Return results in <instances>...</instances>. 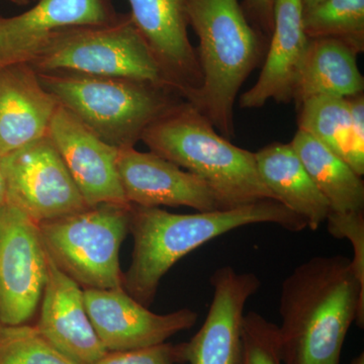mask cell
Instances as JSON below:
<instances>
[{
  "label": "cell",
  "instance_id": "6da1fadb",
  "mask_svg": "<svg viewBox=\"0 0 364 364\" xmlns=\"http://www.w3.org/2000/svg\"><path fill=\"white\" fill-rule=\"evenodd\" d=\"M280 355L284 364H340L352 323L364 325V286L351 259L315 256L282 282Z\"/></svg>",
  "mask_w": 364,
  "mask_h": 364
},
{
  "label": "cell",
  "instance_id": "7a4b0ae2",
  "mask_svg": "<svg viewBox=\"0 0 364 364\" xmlns=\"http://www.w3.org/2000/svg\"><path fill=\"white\" fill-rule=\"evenodd\" d=\"M265 223L296 233L308 228L301 217L274 200L191 215L132 205L134 249L130 267L123 273V289L149 308L164 275L184 256L228 232Z\"/></svg>",
  "mask_w": 364,
  "mask_h": 364
},
{
  "label": "cell",
  "instance_id": "3957f363",
  "mask_svg": "<svg viewBox=\"0 0 364 364\" xmlns=\"http://www.w3.org/2000/svg\"><path fill=\"white\" fill-rule=\"evenodd\" d=\"M188 20L200 41L203 83L188 102L223 136L233 138L239 91L263 63L268 41L251 25L239 0H189Z\"/></svg>",
  "mask_w": 364,
  "mask_h": 364
},
{
  "label": "cell",
  "instance_id": "277c9868",
  "mask_svg": "<svg viewBox=\"0 0 364 364\" xmlns=\"http://www.w3.org/2000/svg\"><path fill=\"white\" fill-rule=\"evenodd\" d=\"M141 141L150 152L207 182L224 210L275 200L261 179L255 153L233 145L186 100L151 124Z\"/></svg>",
  "mask_w": 364,
  "mask_h": 364
},
{
  "label": "cell",
  "instance_id": "5b68a950",
  "mask_svg": "<svg viewBox=\"0 0 364 364\" xmlns=\"http://www.w3.org/2000/svg\"><path fill=\"white\" fill-rule=\"evenodd\" d=\"M60 107L117 149L135 147L148 128L184 102L173 88L134 79L37 72Z\"/></svg>",
  "mask_w": 364,
  "mask_h": 364
},
{
  "label": "cell",
  "instance_id": "8992f818",
  "mask_svg": "<svg viewBox=\"0 0 364 364\" xmlns=\"http://www.w3.org/2000/svg\"><path fill=\"white\" fill-rule=\"evenodd\" d=\"M132 205L102 203L39 224L46 252L83 289L123 287L119 249L130 232Z\"/></svg>",
  "mask_w": 364,
  "mask_h": 364
},
{
  "label": "cell",
  "instance_id": "52a82bcc",
  "mask_svg": "<svg viewBox=\"0 0 364 364\" xmlns=\"http://www.w3.org/2000/svg\"><path fill=\"white\" fill-rule=\"evenodd\" d=\"M28 64L37 72L134 79L173 88L130 14H122L119 20L109 25L60 31Z\"/></svg>",
  "mask_w": 364,
  "mask_h": 364
},
{
  "label": "cell",
  "instance_id": "ba28073f",
  "mask_svg": "<svg viewBox=\"0 0 364 364\" xmlns=\"http://www.w3.org/2000/svg\"><path fill=\"white\" fill-rule=\"evenodd\" d=\"M48 272L39 224L11 203L0 207V325L28 324Z\"/></svg>",
  "mask_w": 364,
  "mask_h": 364
},
{
  "label": "cell",
  "instance_id": "9c48e42d",
  "mask_svg": "<svg viewBox=\"0 0 364 364\" xmlns=\"http://www.w3.org/2000/svg\"><path fill=\"white\" fill-rule=\"evenodd\" d=\"M2 157L7 203L38 224L90 208L49 136Z\"/></svg>",
  "mask_w": 364,
  "mask_h": 364
},
{
  "label": "cell",
  "instance_id": "30bf717a",
  "mask_svg": "<svg viewBox=\"0 0 364 364\" xmlns=\"http://www.w3.org/2000/svg\"><path fill=\"white\" fill-rule=\"evenodd\" d=\"M86 312L107 352L136 350L165 343L196 325L198 313L181 309L159 315L151 312L121 289H83Z\"/></svg>",
  "mask_w": 364,
  "mask_h": 364
},
{
  "label": "cell",
  "instance_id": "8fae6325",
  "mask_svg": "<svg viewBox=\"0 0 364 364\" xmlns=\"http://www.w3.org/2000/svg\"><path fill=\"white\" fill-rule=\"evenodd\" d=\"M121 16L112 0H35L25 13L0 16V67L31 63L60 31L109 25Z\"/></svg>",
  "mask_w": 364,
  "mask_h": 364
},
{
  "label": "cell",
  "instance_id": "7c38bea8",
  "mask_svg": "<svg viewBox=\"0 0 364 364\" xmlns=\"http://www.w3.org/2000/svg\"><path fill=\"white\" fill-rule=\"evenodd\" d=\"M117 164L122 188L131 205L188 207L198 212L224 210L207 182L155 153L135 147L119 149Z\"/></svg>",
  "mask_w": 364,
  "mask_h": 364
},
{
  "label": "cell",
  "instance_id": "4fadbf2b",
  "mask_svg": "<svg viewBox=\"0 0 364 364\" xmlns=\"http://www.w3.org/2000/svg\"><path fill=\"white\" fill-rule=\"evenodd\" d=\"M210 282L212 303L200 329L183 343L184 363L239 364L244 311L249 299L260 289V279L254 273L224 267L213 273Z\"/></svg>",
  "mask_w": 364,
  "mask_h": 364
},
{
  "label": "cell",
  "instance_id": "5bb4252c",
  "mask_svg": "<svg viewBox=\"0 0 364 364\" xmlns=\"http://www.w3.org/2000/svg\"><path fill=\"white\" fill-rule=\"evenodd\" d=\"M134 25L172 86L189 102L203 83L196 50L189 40V0H128Z\"/></svg>",
  "mask_w": 364,
  "mask_h": 364
},
{
  "label": "cell",
  "instance_id": "9a60e30c",
  "mask_svg": "<svg viewBox=\"0 0 364 364\" xmlns=\"http://www.w3.org/2000/svg\"><path fill=\"white\" fill-rule=\"evenodd\" d=\"M48 136L90 208L102 203L131 205L117 172L119 149L105 143L60 105Z\"/></svg>",
  "mask_w": 364,
  "mask_h": 364
},
{
  "label": "cell",
  "instance_id": "2e32d148",
  "mask_svg": "<svg viewBox=\"0 0 364 364\" xmlns=\"http://www.w3.org/2000/svg\"><path fill=\"white\" fill-rule=\"evenodd\" d=\"M40 306L36 328L67 358L77 364H95L107 353L86 312L82 287L62 272L49 256Z\"/></svg>",
  "mask_w": 364,
  "mask_h": 364
},
{
  "label": "cell",
  "instance_id": "e0dca14e",
  "mask_svg": "<svg viewBox=\"0 0 364 364\" xmlns=\"http://www.w3.org/2000/svg\"><path fill=\"white\" fill-rule=\"evenodd\" d=\"M309 42L301 0H274L272 33L262 69L255 85L241 95L242 109H259L269 100L279 104L293 102Z\"/></svg>",
  "mask_w": 364,
  "mask_h": 364
},
{
  "label": "cell",
  "instance_id": "ac0fdd59",
  "mask_svg": "<svg viewBox=\"0 0 364 364\" xmlns=\"http://www.w3.org/2000/svg\"><path fill=\"white\" fill-rule=\"evenodd\" d=\"M58 107L30 64L0 67V155L48 136Z\"/></svg>",
  "mask_w": 364,
  "mask_h": 364
},
{
  "label": "cell",
  "instance_id": "d6986e66",
  "mask_svg": "<svg viewBox=\"0 0 364 364\" xmlns=\"http://www.w3.org/2000/svg\"><path fill=\"white\" fill-rule=\"evenodd\" d=\"M258 172L275 200L301 217L316 231L331 212L291 143H272L255 153Z\"/></svg>",
  "mask_w": 364,
  "mask_h": 364
},
{
  "label": "cell",
  "instance_id": "ffe728a7",
  "mask_svg": "<svg viewBox=\"0 0 364 364\" xmlns=\"http://www.w3.org/2000/svg\"><path fill=\"white\" fill-rule=\"evenodd\" d=\"M358 53L332 38L310 39L299 69L293 100L296 105L318 97H352L364 91Z\"/></svg>",
  "mask_w": 364,
  "mask_h": 364
},
{
  "label": "cell",
  "instance_id": "44dd1931",
  "mask_svg": "<svg viewBox=\"0 0 364 364\" xmlns=\"http://www.w3.org/2000/svg\"><path fill=\"white\" fill-rule=\"evenodd\" d=\"M291 147L331 212H364V181L339 155L306 132L298 130Z\"/></svg>",
  "mask_w": 364,
  "mask_h": 364
},
{
  "label": "cell",
  "instance_id": "7402d4cb",
  "mask_svg": "<svg viewBox=\"0 0 364 364\" xmlns=\"http://www.w3.org/2000/svg\"><path fill=\"white\" fill-rule=\"evenodd\" d=\"M303 23L309 39L332 38L364 51V0H324L303 11Z\"/></svg>",
  "mask_w": 364,
  "mask_h": 364
},
{
  "label": "cell",
  "instance_id": "603a6c76",
  "mask_svg": "<svg viewBox=\"0 0 364 364\" xmlns=\"http://www.w3.org/2000/svg\"><path fill=\"white\" fill-rule=\"evenodd\" d=\"M296 107L299 130L310 134L344 160L351 124L348 100L312 97Z\"/></svg>",
  "mask_w": 364,
  "mask_h": 364
},
{
  "label": "cell",
  "instance_id": "cb8c5ba5",
  "mask_svg": "<svg viewBox=\"0 0 364 364\" xmlns=\"http://www.w3.org/2000/svg\"><path fill=\"white\" fill-rule=\"evenodd\" d=\"M0 364H77L55 348L36 326L0 325Z\"/></svg>",
  "mask_w": 364,
  "mask_h": 364
},
{
  "label": "cell",
  "instance_id": "d4e9b609",
  "mask_svg": "<svg viewBox=\"0 0 364 364\" xmlns=\"http://www.w3.org/2000/svg\"><path fill=\"white\" fill-rule=\"evenodd\" d=\"M239 364H284L277 325L256 312L244 315Z\"/></svg>",
  "mask_w": 364,
  "mask_h": 364
},
{
  "label": "cell",
  "instance_id": "484cf974",
  "mask_svg": "<svg viewBox=\"0 0 364 364\" xmlns=\"http://www.w3.org/2000/svg\"><path fill=\"white\" fill-rule=\"evenodd\" d=\"M328 231L335 238H345L350 241L354 256L351 259L352 268L356 277L364 286V212H330L326 220Z\"/></svg>",
  "mask_w": 364,
  "mask_h": 364
},
{
  "label": "cell",
  "instance_id": "4316f807",
  "mask_svg": "<svg viewBox=\"0 0 364 364\" xmlns=\"http://www.w3.org/2000/svg\"><path fill=\"white\" fill-rule=\"evenodd\" d=\"M183 343H162L136 350L107 352L95 364H184Z\"/></svg>",
  "mask_w": 364,
  "mask_h": 364
},
{
  "label": "cell",
  "instance_id": "83f0119b",
  "mask_svg": "<svg viewBox=\"0 0 364 364\" xmlns=\"http://www.w3.org/2000/svg\"><path fill=\"white\" fill-rule=\"evenodd\" d=\"M351 114L345 162L359 176L364 174V95L347 97Z\"/></svg>",
  "mask_w": 364,
  "mask_h": 364
},
{
  "label": "cell",
  "instance_id": "f1b7e54d",
  "mask_svg": "<svg viewBox=\"0 0 364 364\" xmlns=\"http://www.w3.org/2000/svg\"><path fill=\"white\" fill-rule=\"evenodd\" d=\"M241 6L251 25L269 42L273 28L274 0H243Z\"/></svg>",
  "mask_w": 364,
  "mask_h": 364
},
{
  "label": "cell",
  "instance_id": "f546056e",
  "mask_svg": "<svg viewBox=\"0 0 364 364\" xmlns=\"http://www.w3.org/2000/svg\"><path fill=\"white\" fill-rule=\"evenodd\" d=\"M7 203V186L4 157L0 155V207Z\"/></svg>",
  "mask_w": 364,
  "mask_h": 364
},
{
  "label": "cell",
  "instance_id": "4dcf8cb0",
  "mask_svg": "<svg viewBox=\"0 0 364 364\" xmlns=\"http://www.w3.org/2000/svg\"><path fill=\"white\" fill-rule=\"evenodd\" d=\"M301 1L303 11H306V9H312L313 6H317V4H321L324 0H301Z\"/></svg>",
  "mask_w": 364,
  "mask_h": 364
},
{
  "label": "cell",
  "instance_id": "1f68e13d",
  "mask_svg": "<svg viewBox=\"0 0 364 364\" xmlns=\"http://www.w3.org/2000/svg\"><path fill=\"white\" fill-rule=\"evenodd\" d=\"M9 1L13 2V4H16V6H23L30 4L32 0H9Z\"/></svg>",
  "mask_w": 364,
  "mask_h": 364
},
{
  "label": "cell",
  "instance_id": "d6a6232c",
  "mask_svg": "<svg viewBox=\"0 0 364 364\" xmlns=\"http://www.w3.org/2000/svg\"><path fill=\"white\" fill-rule=\"evenodd\" d=\"M351 364H364V354L363 353L359 354L358 356H356L355 358L353 359V360L351 361Z\"/></svg>",
  "mask_w": 364,
  "mask_h": 364
},
{
  "label": "cell",
  "instance_id": "836d02e7",
  "mask_svg": "<svg viewBox=\"0 0 364 364\" xmlns=\"http://www.w3.org/2000/svg\"><path fill=\"white\" fill-rule=\"evenodd\" d=\"M33 1H35V0H33Z\"/></svg>",
  "mask_w": 364,
  "mask_h": 364
}]
</instances>
